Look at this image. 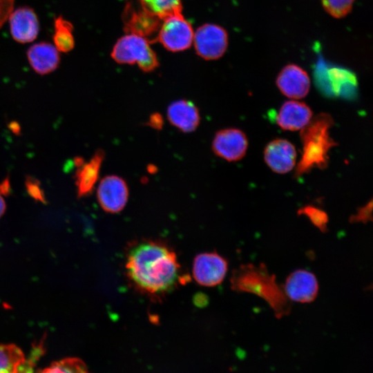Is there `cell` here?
<instances>
[{
	"label": "cell",
	"instance_id": "obj_1",
	"mask_svg": "<svg viewBox=\"0 0 373 373\" xmlns=\"http://www.w3.org/2000/svg\"><path fill=\"white\" fill-rule=\"evenodd\" d=\"M125 269L133 286L151 296H160L171 291L182 278L173 250L153 240L139 241L130 247Z\"/></svg>",
	"mask_w": 373,
	"mask_h": 373
},
{
	"label": "cell",
	"instance_id": "obj_2",
	"mask_svg": "<svg viewBox=\"0 0 373 373\" xmlns=\"http://www.w3.org/2000/svg\"><path fill=\"white\" fill-rule=\"evenodd\" d=\"M230 280L233 290L253 294L265 300L278 318L290 313L289 300L277 283L275 275L270 274L264 263L240 265L233 270Z\"/></svg>",
	"mask_w": 373,
	"mask_h": 373
},
{
	"label": "cell",
	"instance_id": "obj_3",
	"mask_svg": "<svg viewBox=\"0 0 373 373\" xmlns=\"http://www.w3.org/2000/svg\"><path fill=\"white\" fill-rule=\"evenodd\" d=\"M334 125L332 117L322 113L312 118L300 131L303 144L302 157L296 169L299 177L312 169H323L328 165L329 151L337 145L330 136L329 130Z\"/></svg>",
	"mask_w": 373,
	"mask_h": 373
},
{
	"label": "cell",
	"instance_id": "obj_4",
	"mask_svg": "<svg viewBox=\"0 0 373 373\" xmlns=\"http://www.w3.org/2000/svg\"><path fill=\"white\" fill-rule=\"evenodd\" d=\"M150 44L144 37L126 34L115 44L111 55L118 64H136L143 72H152L159 66V61Z\"/></svg>",
	"mask_w": 373,
	"mask_h": 373
},
{
	"label": "cell",
	"instance_id": "obj_5",
	"mask_svg": "<svg viewBox=\"0 0 373 373\" xmlns=\"http://www.w3.org/2000/svg\"><path fill=\"white\" fill-rule=\"evenodd\" d=\"M193 35L191 25L181 13H178L162 19L157 41L169 51L180 52L191 46Z\"/></svg>",
	"mask_w": 373,
	"mask_h": 373
},
{
	"label": "cell",
	"instance_id": "obj_6",
	"mask_svg": "<svg viewBox=\"0 0 373 373\" xmlns=\"http://www.w3.org/2000/svg\"><path fill=\"white\" fill-rule=\"evenodd\" d=\"M193 42L198 55L205 60H216L227 49L228 33L219 25L205 23L197 29Z\"/></svg>",
	"mask_w": 373,
	"mask_h": 373
},
{
	"label": "cell",
	"instance_id": "obj_7",
	"mask_svg": "<svg viewBox=\"0 0 373 373\" xmlns=\"http://www.w3.org/2000/svg\"><path fill=\"white\" fill-rule=\"evenodd\" d=\"M124 30L127 34L135 35L146 39L151 44L157 41V36L162 20L140 5L135 8L128 3L123 13Z\"/></svg>",
	"mask_w": 373,
	"mask_h": 373
},
{
	"label": "cell",
	"instance_id": "obj_8",
	"mask_svg": "<svg viewBox=\"0 0 373 373\" xmlns=\"http://www.w3.org/2000/svg\"><path fill=\"white\" fill-rule=\"evenodd\" d=\"M227 271V260L215 251L198 254L193 262V277L197 283L204 287L220 285Z\"/></svg>",
	"mask_w": 373,
	"mask_h": 373
},
{
	"label": "cell",
	"instance_id": "obj_9",
	"mask_svg": "<svg viewBox=\"0 0 373 373\" xmlns=\"http://www.w3.org/2000/svg\"><path fill=\"white\" fill-rule=\"evenodd\" d=\"M129 196L128 186L124 178L116 175H108L99 182L97 190V201L104 211L109 213H117L127 204Z\"/></svg>",
	"mask_w": 373,
	"mask_h": 373
},
{
	"label": "cell",
	"instance_id": "obj_10",
	"mask_svg": "<svg viewBox=\"0 0 373 373\" xmlns=\"http://www.w3.org/2000/svg\"><path fill=\"white\" fill-rule=\"evenodd\" d=\"M211 146L218 157L228 162H236L245 155L248 140L245 133L238 128H223L215 134Z\"/></svg>",
	"mask_w": 373,
	"mask_h": 373
},
{
	"label": "cell",
	"instance_id": "obj_11",
	"mask_svg": "<svg viewBox=\"0 0 373 373\" xmlns=\"http://www.w3.org/2000/svg\"><path fill=\"white\" fill-rule=\"evenodd\" d=\"M282 287L289 300L300 303L313 302L319 289L318 282L314 274L304 269L291 272Z\"/></svg>",
	"mask_w": 373,
	"mask_h": 373
},
{
	"label": "cell",
	"instance_id": "obj_12",
	"mask_svg": "<svg viewBox=\"0 0 373 373\" xmlns=\"http://www.w3.org/2000/svg\"><path fill=\"white\" fill-rule=\"evenodd\" d=\"M12 39L19 44L35 41L39 33L40 23L35 10L29 6L14 9L8 19Z\"/></svg>",
	"mask_w": 373,
	"mask_h": 373
},
{
	"label": "cell",
	"instance_id": "obj_13",
	"mask_svg": "<svg viewBox=\"0 0 373 373\" xmlns=\"http://www.w3.org/2000/svg\"><path fill=\"white\" fill-rule=\"evenodd\" d=\"M276 84L282 94L294 99H302L309 93L310 79L307 73L300 66L289 64L278 73Z\"/></svg>",
	"mask_w": 373,
	"mask_h": 373
},
{
	"label": "cell",
	"instance_id": "obj_14",
	"mask_svg": "<svg viewBox=\"0 0 373 373\" xmlns=\"http://www.w3.org/2000/svg\"><path fill=\"white\" fill-rule=\"evenodd\" d=\"M264 160L270 169L284 174L291 171L296 162V150L292 143L285 139H275L264 149Z\"/></svg>",
	"mask_w": 373,
	"mask_h": 373
},
{
	"label": "cell",
	"instance_id": "obj_15",
	"mask_svg": "<svg viewBox=\"0 0 373 373\" xmlns=\"http://www.w3.org/2000/svg\"><path fill=\"white\" fill-rule=\"evenodd\" d=\"M166 117L172 126L183 133L195 131L201 120L197 106L185 99L171 103L166 110Z\"/></svg>",
	"mask_w": 373,
	"mask_h": 373
},
{
	"label": "cell",
	"instance_id": "obj_16",
	"mask_svg": "<svg viewBox=\"0 0 373 373\" xmlns=\"http://www.w3.org/2000/svg\"><path fill=\"white\" fill-rule=\"evenodd\" d=\"M312 117L313 113L308 105L302 102L289 100L280 106L276 122L283 130L295 131L303 128Z\"/></svg>",
	"mask_w": 373,
	"mask_h": 373
},
{
	"label": "cell",
	"instance_id": "obj_17",
	"mask_svg": "<svg viewBox=\"0 0 373 373\" xmlns=\"http://www.w3.org/2000/svg\"><path fill=\"white\" fill-rule=\"evenodd\" d=\"M28 61L35 72L47 75L55 71L59 65L60 52L50 42L41 41L30 46L27 52Z\"/></svg>",
	"mask_w": 373,
	"mask_h": 373
},
{
	"label": "cell",
	"instance_id": "obj_18",
	"mask_svg": "<svg viewBox=\"0 0 373 373\" xmlns=\"http://www.w3.org/2000/svg\"><path fill=\"white\" fill-rule=\"evenodd\" d=\"M105 153L102 149L97 150L88 162L77 165L75 174L79 198L90 194L97 183Z\"/></svg>",
	"mask_w": 373,
	"mask_h": 373
},
{
	"label": "cell",
	"instance_id": "obj_19",
	"mask_svg": "<svg viewBox=\"0 0 373 373\" xmlns=\"http://www.w3.org/2000/svg\"><path fill=\"white\" fill-rule=\"evenodd\" d=\"M53 45L60 52H69L75 47L73 23L61 15L54 18Z\"/></svg>",
	"mask_w": 373,
	"mask_h": 373
},
{
	"label": "cell",
	"instance_id": "obj_20",
	"mask_svg": "<svg viewBox=\"0 0 373 373\" xmlns=\"http://www.w3.org/2000/svg\"><path fill=\"white\" fill-rule=\"evenodd\" d=\"M21 350L14 344H0V373H17L25 360Z\"/></svg>",
	"mask_w": 373,
	"mask_h": 373
},
{
	"label": "cell",
	"instance_id": "obj_21",
	"mask_svg": "<svg viewBox=\"0 0 373 373\" xmlns=\"http://www.w3.org/2000/svg\"><path fill=\"white\" fill-rule=\"evenodd\" d=\"M140 5L162 20L171 15L181 13V0H138Z\"/></svg>",
	"mask_w": 373,
	"mask_h": 373
},
{
	"label": "cell",
	"instance_id": "obj_22",
	"mask_svg": "<svg viewBox=\"0 0 373 373\" xmlns=\"http://www.w3.org/2000/svg\"><path fill=\"white\" fill-rule=\"evenodd\" d=\"M38 373H90L84 362L75 357L66 358L52 363Z\"/></svg>",
	"mask_w": 373,
	"mask_h": 373
},
{
	"label": "cell",
	"instance_id": "obj_23",
	"mask_svg": "<svg viewBox=\"0 0 373 373\" xmlns=\"http://www.w3.org/2000/svg\"><path fill=\"white\" fill-rule=\"evenodd\" d=\"M298 214L305 216L321 232L327 231L329 218L323 210L313 205H306L298 211Z\"/></svg>",
	"mask_w": 373,
	"mask_h": 373
},
{
	"label": "cell",
	"instance_id": "obj_24",
	"mask_svg": "<svg viewBox=\"0 0 373 373\" xmlns=\"http://www.w3.org/2000/svg\"><path fill=\"white\" fill-rule=\"evenodd\" d=\"M356 0H321L325 10L337 19L347 16L352 10Z\"/></svg>",
	"mask_w": 373,
	"mask_h": 373
},
{
	"label": "cell",
	"instance_id": "obj_25",
	"mask_svg": "<svg viewBox=\"0 0 373 373\" xmlns=\"http://www.w3.org/2000/svg\"><path fill=\"white\" fill-rule=\"evenodd\" d=\"M44 353V343L41 341L32 347L28 357L19 365L17 373H36L35 367Z\"/></svg>",
	"mask_w": 373,
	"mask_h": 373
},
{
	"label": "cell",
	"instance_id": "obj_26",
	"mask_svg": "<svg viewBox=\"0 0 373 373\" xmlns=\"http://www.w3.org/2000/svg\"><path fill=\"white\" fill-rule=\"evenodd\" d=\"M25 186L28 194L35 200L41 202H45V196L40 182L32 176H27L25 180Z\"/></svg>",
	"mask_w": 373,
	"mask_h": 373
},
{
	"label": "cell",
	"instance_id": "obj_27",
	"mask_svg": "<svg viewBox=\"0 0 373 373\" xmlns=\"http://www.w3.org/2000/svg\"><path fill=\"white\" fill-rule=\"evenodd\" d=\"M372 200H370L365 205L358 208L355 214L350 217L351 223L362 222L367 223L372 220Z\"/></svg>",
	"mask_w": 373,
	"mask_h": 373
},
{
	"label": "cell",
	"instance_id": "obj_28",
	"mask_svg": "<svg viewBox=\"0 0 373 373\" xmlns=\"http://www.w3.org/2000/svg\"><path fill=\"white\" fill-rule=\"evenodd\" d=\"M15 0H0V29L14 10Z\"/></svg>",
	"mask_w": 373,
	"mask_h": 373
},
{
	"label": "cell",
	"instance_id": "obj_29",
	"mask_svg": "<svg viewBox=\"0 0 373 373\" xmlns=\"http://www.w3.org/2000/svg\"><path fill=\"white\" fill-rule=\"evenodd\" d=\"M148 123L151 127L160 130L163 126V118L160 114L155 113L151 115Z\"/></svg>",
	"mask_w": 373,
	"mask_h": 373
},
{
	"label": "cell",
	"instance_id": "obj_30",
	"mask_svg": "<svg viewBox=\"0 0 373 373\" xmlns=\"http://www.w3.org/2000/svg\"><path fill=\"white\" fill-rule=\"evenodd\" d=\"M10 189V181L7 178L0 184V193L3 195H7L9 193Z\"/></svg>",
	"mask_w": 373,
	"mask_h": 373
},
{
	"label": "cell",
	"instance_id": "obj_31",
	"mask_svg": "<svg viewBox=\"0 0 373 373\" xmlns=\"http://www.w3.org/2000/svg\"><path fill=\"white\" fill-rule=\"evenodd\" d=\"M6 205L4 199L0 193V217L4 213Z\"/></svg>",
	"mask_w": 373,
	"mask_h": 373
}]
</instances>
